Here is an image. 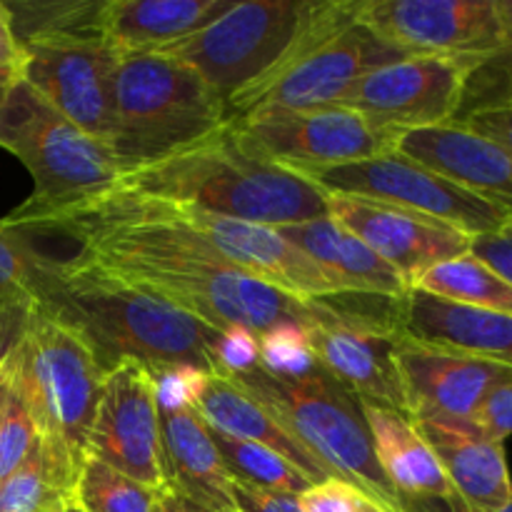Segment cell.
I'll return each instance as SVG.
<instances>
[{"instance_id":"1","label":"cell","mask_w":512,"mask_h":512,"mask_svg":"<svg viewBox=\"0 0 512 512\" xmlns=\"http://www.w3.org/2000/svg\"><path fill=\"white\" fill-rule=\"evenodd\" d=\"M30 250L73 255L155 295L215 330L265 335L278 325L310 328L345 313L348 295L303 300L253 278L200 238L178 210L113 185L68 208L3 218Z\"/></svg>"},{"instance_id":"2","label":"cell","mask_w":512,"mask_h":512,"mask_svg":"<svg viewBox=\"0 0 512 512\" xmlns=\"http://www.w3.org/2000/svg\"><path fill=\"white\" fill-rule=\"evenodd\" d=\"M28 253L38 310L73 330L105 375L123 363H140L153 375L180 365L218 373L213 345L220 330L93 263Z\"/></svg>"},{"instance_id":"3","label":"cell","mask_w":512,"mask_h":512,"mask_svg":"<svg viewBox=\"0 0 512 512\" xmlns=\"http://www.w3.org/2000/svg\"><path fill=\"white\" fill-rule=\"evenodd\" d=\"M118 188L270 228L328 215V195L268 158L233 120L208 138L123 175Z\"/></svg>"},{"instance_id":"4","label":"cell","mask_w":512,"mask_h":512,"mask_svg":"<svg viewBox=\"0 0 512 512\" xmlns=\"http://www.w3.org/2000/svg\"><path fill=\"white\" fill-rule=\"evenodd\" d=\"M3 363L33 415L50 470L75 495L80 470L90 458V433L105 383L103 368L73 330L38 308Z\"/></svg>"},{"instance_id":"5","label":"cell","mask_w":512,"mask_h":512,"mask_svg":"<svg viewBox=\"0 0 512 512\" xmlns=\"http://www.w3.org/2000/svg\"><path fill=\"white\" fill-rule=\"evenodd\" d=\"M95 3L20 10V80L63 118L108 145L115 120L120 53L95 30Z\"/></svg>"},{"instance_id":"6","label":"cell","mask_w":512,"mask_h":512,"mask_svg":"<svg viewBox=\"0 0 512 512\" xmlns=\"http://www.w3.org/2000/svg\"><path fill=\"white\" fill-rule=\"evenodd\" d=\"M230 123L225 100L180 60L120 55L110 153L120 178L168 158Z\"/></svg>"},{"instance_id":"7","label":"cell","mask_w":512,"mask_h":512,"mask_svg":"<svg viewBox=\"0 0 512 512\" xmlns=\"http://www.w3.org/2000/svg\"><path fill=\"white\" fill-rule=\"evenodd\" d=\"M400 58L408 53L355 18V0H325L315 23L278 68L225 100L228 118L340 105L360 78Z\"/></svg>"},{"instance_id":"8","label":"cell","mask_w":512,"mask_h":512,"mask_svg":"<svg viewBox=\"0 0 512 512\" xmlns=\"http://www.w3.org/2000/svg\"><path fill=\"white\" fill-rule=\"evenodd\" d=\"M228 378L273 410L280 423L318 458L320 465L328 468L333 478L358 485L363 493L390 508L405 510L403 500L375 458L373 438L358 398L330 378L320 365L313 373L298 378L273 375L260 365Z\"/></svg>"},{"instance_id":"9","label":"cell","mask_w":512,"mask_h":512,"mask_svg":"<svg viewBox=\"0 0 512 512\" xmlns=\"http://www.w3.org/2000/svg\"><path fill=\"white\" fill-rule=\"evenodd\" d=\"M0 148L33 178V195L13 213L38 215L68 208L118 185L120 168L105 143L58 113L25 80H15L0 103Z\"/></svg>"},{"instance_id":"10","label":"cell","mask_w":512,"mask_h":512,"mask_svg":"<svg viewBox=\"0 0 512 512\" xmlns=\"http://www.w3.org/2000/svg\"><path fill=\"white\" fill-rule=\"evenodd\" d=\"M313 0H243L183 40L153 53L193 68L223 100L273 73L318 18Z\"/></svg>"},{"instance_id":"11","label":"cell","mask_w":512,"mask_h":512,"mask_svg":"<svg viewBox=\"0 0 512 512\" xmlns=\"http://www.w3.org/2000/svg\"><path fill=\"white\" fill-rule=\"evenodd\" d=\"M300 175L318 185L325 195H353L398 205L440 220L468 238L498 233L512 220L508 210L458 188L443 175L400 155L398 150L335 168L303 170Z\"/></svg>"},{"instance_id":"12","label":"cell","mask_w":512,"mask_h":512,"mask_svg":"<svg viewBox=\"0 0 512 512\" xmlns=\"http://www.w3.org/2000/svg\"><path fill=\"white\" fill-rule=\"evenodd\" d=\"M355 18L403 53L468 60L480 70L508 48L498 0H355Z\"/></svg>"},{"instance_id":"13","label":"cell","mask_w":512,"mask_h":512,"mask_svg":"<svg viewBox=\"0 0 512 512\" xmlns=\"http://www.w3.org/2000/svg\"><path fill=\"white\" fill-rule=\"evenodd\" d=\"M478 70L468 60L408 55L360 78L340 105L398 140L408 130L455 123Z\"/></svg>"},{"instance_id":"14","label":"cell","mask_w":512,"mask_h":512,"mask_svg":"<svg viewBox=\"0 0 512 512\" xmlns=\"http://www.w3.org/2000/svg\"><path fill=\"white\" fill-rule=\"evenodd\" d=\"M363 298L355 295V303L345 305L340 318L305 328L310 348L320 368L360 403L380 405L413 420L395 365V345L400 338L395 305L380 313L378 308H365L360 303Z\"/></svg>"},{"instance_id":"15","label":"cell","mask_w":512,"mask_h":512,"mask_svg":"<svg viewBox=\"0 0 512 512\" xmlns=\"http://www.w3.org/2000/svg\"><path fill=\"white\" fill-rule=\"evenodd\" d=\"M268 158L303 173L358 163L395 150V138L375 130L343 105L313 110H268L233 120Z\"/></svg>"},{"instance_id":"16","label":"cell","mask_w":512,"mask_h":512,"mask_svg":"<svg viewBox=\"0 0 512 512\" xmlns=\"http://www.w3.org/2000/svg\"><path fill=\"white\" fill-rule=\"evenodd\" d=\"M90 458L150 490L168 488L155 380L145 365L123 363L105 375L90 433Z\"/></svg>"},{"instance_id":"17","label":"cell","mask_w":512,"mask_h":512,"mask_svg":"<svg viewBox=\"0 0 512 512\" xmlns=\"http://www.w3.org/2000/svg\"><path fill=\"white\" fill-rule=\"evenodd\" d=\"M328 218L363 240L408 288H415L423 273L438 263L470 253L473 243L465 233L428 215L353 195H328Z\"/></svg>"},{"instance_id":"18","label":"cell","mask_w":512,"mask_h":512,"mask_svg":"<svg viewBox=\"0 0 512 512\" xmlns=\"http://www.w3.org/2000/svg\"><path fill=\"white\" fill-rule=\"evenodd\" d=\"M395 365L413 418L443 415L473 423V415L478 413L485 395L500 383L512 380L508 365L420 343L403 333L395 345Z\"/></svg>"},{"instance_id":"19","label":"cell","mask_w":512,"mask_h":512,"mask_svg":"<svg viewBox=\"0 0 512 512\" xmlns=\"http://www.w3.org/2000/svg\"><path fill=\"white\" fill-rule=\"evenodd\" d=\"M173 208L225 260L238 265L253 278L303 300L343 295V290L313 258H308L303 250L295 248L270 225L223 218V215L203 213V210L183 208V205H173Z\"/></svg>"},{"instance_id":"20","label":"cell","mask_w":512,"mask_h":512,"mask_svg":"<svg viewBox=\"0 0 512 512\" xmlns=\"http://www.w3.org/2000/svg\"><path fill=\"white\" fill-rule=\"evenodd\" d=\"M415 428L443 465L463 512H500L512 503L505 445L470 420L418 415Z\"/></svg>"},{"instance_id":"21","label":"cell","mask_w":512,"mask_h":512,"mask_svg":"<svg viewBox=\"0 0 512 512\" xmlns=\"http://www.w3.org/2000/svg\"><path fill=\"white\" fill-rule=\"evenodd\" d=\"M395 150L512 215V158L485 135L448 123L398 135Z\"/></svg>"},{"instance_id":"22","label":"cell","mask_w":512,"mask_h":512,"mask_svg":"<svg viewBox=\"0 0 512 512\" xmlns=\"http://www.w3.org/2000/svg\"><path fill=\"white\" fill-rule=\"evenodd\" d=\"M395 323L408 338L478 355L512 368V318L465 308L410 288L395 303Z\"/></svg>"},{"instance_id":"23","label":"cell","mask_w":512,"mask_h":512,"mask_svg":"<svg viewBox=\"0 0 512 512\" xmlns=\"http://www.w3.org/2000/svg\"><path fill=\"white\" fill-rule=\"evenodd\" d=\"M195 410L208 428L230 435V438L245 440V443H258L278 453L280 458L295 465L313 485L333 478L328 468L320 465L318 458L280 423L273 410L245 393L228 375H208L198 400H195Z\"/></svg>"},{"instance_id":"24","label":"cell","mask_w":512,"mask_h":512,"mask_svg":"<svg viewBox=\"0 0 512 512\" xmlns=\"http://www.w3.org/2000/svg\"><path fill=\"white\" fill-rule=\"evenodd\" d=\"M235 0H108L98 3L95 30L118 50L153 53L198 33Z\"/></svg>"},{"instance_id":"25","label":"cell","mask_w":512,"mask_h":512,"mask_svg":"<svg viewBox=\"0 0 512 512\" xmlns=\"http://www.w3.org/2000/svg\"><path fill=\"white\" fill-rule=\"evenodd\" d=\"M275 230L308 258H313L343 293L378 295L388 300H400L408 295V283L363 240L355 238L328 215Z\"/></svg>"},{"instance_id":"26","label":"cell","mask_w":512,"mask_h":512,"mask_svg":"<svg viewBox=\"0 0 512 512\" xmlns=\"http://www.w3.org/2000/svg\"><path fill=\"white\" fill-rule=\"evenodd\" d=\"M360 410L373 438L375 458L400 498L408 495V498L440 500L450 510L463 512L443 465L438 463L433 448L425 443L413 420L370 403H360Z\"/></svg>"},{"instance_id":"27","label":"cell","mask_w":512,"mask_h":512,"mask_svg":"<svg viewBox=\"0 0 512 512\" xmlns=\"http://www.w3.org/2000/svg\"><path fill=\"white\" fill-rule=\"evenodd\" d=\"M160 430L170 488L218 512H238L233 503V478L198 410L160 413Z\"/></svg>"},{"instance_id":"28","label":"cell","mask_w":512,"mask_h":512,"mask_svg":"<svg viewBox=\"0 0 512 512\" xmlns=\"http://www.w3.org/2000/svg\"><path fill=\"white\" fill-rule=\"evenodd\" d=\"M415 288L448 303L512 318V285L473 253L438 263L423 273Z\"/></svg>"},{"instance_id":"29","label":"cell","mask_w":512,"mask_h":512,"mask_svg":"<svg viewBox=\"0 0 512 512\" xmlns=\"http://www.w3.org/2000/svg\"><path fill=\"white\" fill-rule=\"evenodd\" d=\"M35 308L38 303L30 278V253L23 240L0 220V358L3 360L18 343Z\"/></svg>"},{"instance_id":"30","label":"cell","mask_w":512,"mask_h":512,"mask_svg":"<svg viewBox=\"0 0 512 512\" xmlns=\"http://www.w3.org/2000/svg\"><path fill=\"white\" fill-rule=\"evenodd\" d=\"M210 435L218 445L220 458H223L230 478L238 480V483L290 495H303L313 485L295 465H290L288 460L280 458L273 450L263 448V445L230 438V435L218 433L213 428H210Z\"/></svg>"},{"instance_id":"31","label":"cell","mask_w":512,"mask_h":512,"mask_svg":"<svg viewBox=\"0 0 512 512\" xmlns=\"http://www.w3.org/2000/svg\"><path fill=\"white\" fill-rule=\"evenodd\" d=\"M158 493L103 460L88 458L75 485V503L85 512H153Z\"/></svg>"},{"instance_id":"32","label":"cell","mask_w":512,"mask_h":512,"mask_svg":"<svg viewBox=\"0 0 512 512\" xmlns=\"http://www.w3.org/2000/svg\"><path fill=\"white\" fill-rule=\"evenodd\" d=\"M75 495L58 483L38 445L13 475L0 483V512H60Z\"/></svg>"},{"instance_id":"33","label":"cell","mask_w":512,"mask_h":512,"mask_svg":"<svg viewBox=\"0 0 512 512\" xmlns=\"http://www.w3.org/2000/svg\"><path fill=\"white\" fill-rule=\"evenodd\" d=\"M260 368L273 375L298 378L318 368L305 328L295 323L278 325L260 335Z\"/></svg>"},{"instance_id":"34","label":"cell","mask_w":512,"mask_h":512,"mask_svg":"<svg viewBox=\"0 0 512 512\" xmlns=\"http://www.w3.org/2000/svg\"><path fill=\"white\" fill-rule=\"evenodd\" d=\"M35 445H38V428L23 395L13 385L3 420H0V483L28 460Z\"/></svg>"},{"instance_id":"35","label":"cell","mask_w":512,"mask_h":512,"mask_svg":"<svg viewBox=\"0 0 512 512\" xmlns=\"http://www.w3.org/2000/svg\"><path fill=\"white\" fill-rule=\"evenodd\" d=\"M208 375L210 373H205V370L190 368V365H180V368H168L155 373V398H158L160 413L195 408V400H198Z\"/></svg>"},{"instance_id":"36","label":"cell","mask_w":512,"mask_h":512,"mask_svg":"<svg viewBox=\"0 0 512 512\" xmlns=\"http://www.w3.org/2000/svg\"><path fill=\"white\" fill-rule=\"evenodd\" d=\"M213 355L218 373H248V370L260 365V335H255L248 328H240V325H233V328L223 330L220 338L215 340Z\"/></svg>"},{"instance_id":"37","label":"cell","mask_w":512,"mask_h":512,"mask_svg":"<svg viewBox=\"0 0 512 512\" xmlns=\"http://www.w3.org/2000/svg\"><path fill=\"white\" fill-rule=\"evenodd\" d=\"M455 123L485 135L512 158V100H493V103H478Z\"/></svg>"},{"instance_id":"38","label":"cell","mask_w":512,"mask_h":512,"mask_svg":"<svg viewBox=\"0 0 512 512\" xmlns=\"http://www.w3.org/2000/svg\"><path fill=\"white\" fill-rule=\"evenodd\" d=\"M360 498L363 490L340 478L310 485L303 495H298L303 512H358Z\"/></svg>"},{"instance_id":"39","label":"cell","mask_w":512,"mask_h":512,"mask_svg":"<svg viewBox=\"0 0 512 512\" xmlns=\"http://www.w3.org/2000/svg\"><path fill=\"white\" fill-rule=\"evenodd\" d=\"M473 423L490 435L493 440L503 443L512 435V380L500 383L498 388L490 390L480 403L478 413L473 415Z\"/></svg>"},{"instance_id":"40","label":"cell","mask_w":512,"mask_h":512,"mask_svg":"<svg viewBox=\"0 0 512 512\" xmlns=\"http://www.w3.org/2000/svg\"><path fill=\"white\" fill-rule=\"evenodd\" d=\"M233 503L238 512H303L298 495L250 488L233 480Z\"/></svg>"},{"instance_id":"41","label":"cell","mask_w":512,"mask_h":512,"mask_svg":"<svg viewBox=\"0 0 512 512\" xmlns=\"http://www.w3.org/2000/svg\"><path fill=\"white\" fill-rule=\"evenodd\" d=\"M470 253L478 255L483 263L498 270L505 280L512 285V220L503 230L490 235H480L470 243Z\"/></svg>"},{"instance_id":"42","label":"cell","mask_w":512,"mask_h":512,"mask_svg":"<svg viewBox=\"0 0 512 512\" xmlns=\"http://www.w3.org/2000/svg\"><path fill=\"white\" fill-rule=\"evenodd\" d=\"M500 13H503L505 30H508V48L500 55L498 60H493L490 65H485L483 70H495L498 75V83H495L493 95L485 98L483 103H493V100H512V0H498Z\"/></svg>"},{"instance_id":"43","label":"cell","mask_w":512,"mask_h":512,"mask_svg":"<svg viewBox=\"0 0 512 512\" xmlns=\"http://www.w3.org/2000/svg\"><path fill=\"white\" fill-rule=\"evenodd\" d=\"M20 68H23V50L15 38L8 5L0 3V78L20 80Z\"/></svg>"},{"instance_id":"44","label":"cell","mask_w":512,"mask_h":512,"mask_svg":"<svg viewBox=\"0 0 512 512\" xmlns=\"http://www.w3.org/2000/svg\"><path fill=\"white\" fill-rule=\"evenodd\" d=\"M153 512H218V510L195 503L193 498H188V495H183L180 490L170 488L168 485V488L160 490L158 498H155Z\"/></svg>"},{"instance_id":"45","label":"cell","mask_w":512,"mask_h":512,"mask_svg":"<svg viewBox=\"0 0 512 512\" xmlns=\"http://www.w3.org/2000/svg\"><path fill=\"white\" fill-rule=\"evenodd\" d=\"M10 388H13V378H10V368L3 363L0 365V420H3L5 405H8Z\"/></svg>"},{"instance_id":"46","label":"cell","mask_w":512,"mask_h":512,"mask_svg":"<svg viewBox=\"0 0 512 512\" xmlns=\"http://www.w3.org/2000/svg\"><path fill=\"white\" fill-rule=\"evenodd\" d=\"M358 512H405V510L390 508V505L380 503V500L370 498L368 493H363V498H360V505H358Z\"/></svg>"},{"instance_id":"47","label":"cell","mask_w":512,"mask_h":512,"mask_svg":"<svg viewBox=\"0 0 512 512\" xmlns=\"http://www.w3.org/2000/svg\"><path fill=\"white\" fill-rule=\"evenodd\" d=\"M15 80H5V78H0V103H3V98H5V93H8V88L10 85H13Z\"/></svg>"},{"instance_id":"48","label":"cell","mask_w":512,"mask_h":512,"mask_svg":"<svg viewBox=\"0 0 512 512\" xmlns=\"http://www.w3.org/2000/svg\"><path fill=\"white\" fill-rule=\"evenodd\" d=\"M60 512H85L83 508H80V505L78 503H70L68 505V508H63V510H60Z\"/></svg>"},{"instance_id":"49","label":"cell","mask_w":512,"mask_h":512,"mask_svg":"<svg viewBox=\"0 0 512 512\" xmlns=\"http://www.w3.org/2000/svg\"><path fill=\"white\" fill-rule=\"evenodd\" d=\"M445 512H460V510H450L448 505H445ZM500 512H512V503L508 505V508H505V510H500Z\"/></svg>"},{"instance_id":"50","label":"cell","mask_w":512,"mask_h":512,"mask_svg":"<svg viewBox=\"0 0 512 512\" xmlns=\"http://www.w3.org/2000/svg\"><path fill=\"white\" fill-rule=\"evenodd\" d=\"M0 365H3V358H0Z\"/></svg>"}]
</instances>
